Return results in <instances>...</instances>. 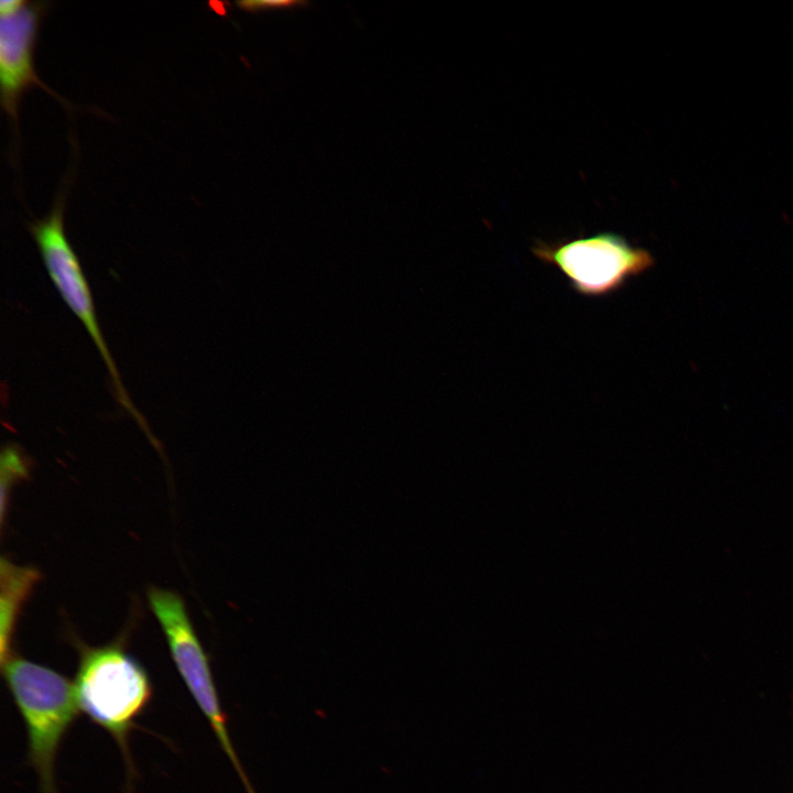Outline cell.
Instances as JSON below:
<instances>
[{
    "mask_svg": "<svg viewBox=\"0 0 793 793\" xmlns=\"http://www.w3.org/2000/svg\"><path fill=\"white\" fill-rule=\"evenodd\" d=\"M77 650L73 684L79 711L113 738L132 771L129 738L152 700L150 676L122 643L89 647L77 642Z\"/></svg>",
    "mask_w": 793,
    "mask_h": 793,
    "instance_id": "1",
    "label": "cell"
},
{
    "mask_svg": "<svg viewBox=\"0 0 793 793\" xmlns=\"http://www.w3.org/2000/svg\"><path fill=\"white\" fill-rule=\"evenodd\" d=\"M2 675L26 734L28 760L40 793H57L55 762L78 713L74 684L45 665L13 653L1 662Z\"/></svg>",
    "mask_w": 793,
    "mask_h": 793,
    "instance_id": "2",
    "label": "cell"
},
{
    "mask_svg": "<svg viewBox=\"0 0 793 793\" xmlns=\"http://www.w3.org/2000/svg\"><path fill=\"white\" fill-rule=\"evenodd\" d=\"M68 177L63 182L50 213L28 224L47 273L64 302L83 323L105 362L118 403L134 419L150 442L159 447L142 414L132 403L122 384L116 362L100 330L91 292L78 258L69 243L64 227L65 197Z\"/></svg>",
    "mask_w": 793,
    "mask_h": 793,
    "instance_id": "3",
    "label": "cell"
},
{
    "mask_svg": "<svg viewBox=\"0 0 793 793\" xmlns=\"http://www.w3.org/2000/svg\"><path fill=\"white\" fill-rule=\"evenodd\" d=\"M531 251L541 262L555 267L573 291L586 297L611 295L654 264L647 249L613 231L555 242L535 241Z\"/></svg>",
    "mask_w": 793,
    "mask_h": 793,
    "instance_id": "4",
    "label": "cell"
},
{
    "mask_svg": "<svg viewBox=\"0 0 793 793\" xmlns=\"http://www.w3.org/2000/svg\"><path fill=\"white\" fill-rule=\"evenodd\" d=\"M148 598L185 687L211 727L247 793H256L231 742L208 656L194 630L183 599L174 591L156 587H151Z\"/></svg>",
    "mask_w": 793,
    "mask_h": 793,
    "instance_id": "5",
    "label": "cell"
},
{
    "mask_svg": "<svg viewBox=\"0 0 793 793\" xmlns=\"http://www.w3.org/2000/svg\"><path fill=\"white\" fill-rule=\"evenodd\" d=\"M51 6L46 1H0V99L15 135L19 134L21 99L29 89L39 86L69 107L41 80L35 69L39 30Z\"/></svg>",
    "mask_w": 793,
    "mask_h": 793,
    "instance_id": "6",
    "label": "cell"
},
{
    "mask_svg": "<svg viewBox=\"0 0 793 793\" xmlns=\"http://www.w3.org/2000/svg\"><path fill=\"white\" fill-rule=\"evenodd\" d=\"M0 571V659L3 662L13 654L12 641L20 611L41 574L33 567L18 566L6 557L1 558Z\"/></svg>",
    "mask_w": 793,
    "mask_h": 793,
    "instance_id": "7",
    "label": "cell"
},
{
    "mask_svg": "<svg viewBox=\"0 0 793 793\" xmlns=\"http://www.w3.org/2000/svg\"><path fill=\"white\" fill-rule=\"evenodd\" d=\"M30 459L17 445L9 444L2 448L0 456V485H1V522L4 521L9 506V495L12 487L30 476Z\"/></svg>",
    "mask_w": 793,
    "mask_h": 793,
    "instance_id": "8",
    "label": "cell"
},
{
    "mask_svg": "<svg viewBox=\"0 0 793 793\" xmlns=\"http://www.w3.org/2000/svg\"><path fill=\"white\" fill-rule=\"evenodd\" d=\"M237 7L246 12H261V11H269V10H279V9H290L294 7H298L302 4L301 1H294V0H265V1H239L236 2Z\"/></svg>",
    "mask_w": 793,
    "mask_h": 793,
    "instance_id": "9",
    "label": "cell"
}]
</instances>
